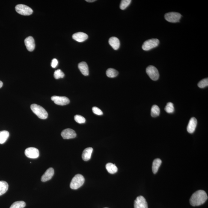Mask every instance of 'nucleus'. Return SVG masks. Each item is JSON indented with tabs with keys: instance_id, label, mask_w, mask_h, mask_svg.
<instances>
[{
	"instance_id": "obj_19",
	"label": "nucleus",
	"mask_w": 208,
	"mask_h": 208,
	"mask_svg": "<svg viewBox=\"0 0 208 208\" xmlns=\"http://www.w3.org/2000/svg\"><path fill=\"white\" fill-rule=\"evenodd\" d=\"M162 163V160L159 159H156L154 160L152 167V171L154 174H156L157 172Z\"/></svg>"
},
{
	"instance_id": "obj_22",
	"label": "nucleus",
	"mask_w": 208,
	"mask_h": 208,
	"mask_svg": "<svg viewBox=\"0 0 208 208\" xmlns=\"http://www.w3.org/2000/svg\"><path fill=\"white\" fill-rule=\"evenodd\" d=\"M10 133L7 131H2L0 132V144H3L8 138Z\"/></svg>"
},
{
	"instance_id": "obj_7",
	"label": "nucleus",
	"mask_w": 208,
	"mask_h": 208,
	"mask_svg": "<svg viewBox=\"0 0 208 208\" xmlns=\"http://www.w3.org/2000/svg\"><path fill=\"white\" fill-rule=\"evenodd\" d=\"M181 15L180 13L176 12H170L166 13L165 15V18L166 20L167 21L172 23H176L179 22L181 17Z\"/></svg>"
},
{
	"instance_id": "obj_3",
	"label": "nucleus",
	"mask_w": 208,
	"mask_h": 208,
	"mask_svg": "<svg viewBox=\"0 0 208 208\" xmlns=\"http://www.w3.org/2000/svg\"><path fill=\"white\" fill-rule=\"evenodd\" d=\"M85 181L83 176L81 174H77L72 179L70 184V188L72 189L76 190L82 186Z\"/></svg>"
},
{
	"instance_id": "obj_30",
	"label": "nucleus",
	"mask_w": 208,
	"mask_h": 208,
	"mask_svg": "<svg viewBox=\"0 0 208 208\" xmlns=\"http://www.w3.org/2000/svg\"><path fill=\"white\" fill-rule=\"evenodd\" d=\"M75 120L77 123L82 124L86 122V119L83 116L79 115H76L75 116Z\"/></svg>"
},
{
	"instance_id": "obj_11",
	"label": "nucleus",
	"mask_w": 208,
	"mask_h": 208,
	"mask_svg": "<svg viewBox=\"0 0 208 208\" xmlns=\"http://www.w3.org/2000/svg\"><path fill=\"white\" fill-rule=\"evenodd\" d=\"M61 135L64 139H69L75 138L76 137V133L73 129H67L62 132Z\"/></svg>"
},
{
	"instance_id": "obj_17",
	"label": "nucleus",
	"mask_w": 208,
	"mask_h": 208,
	"mask_svg": "<svg viewBox=\"0 0 208 208\" xmlns=\"http://www.w3.org/2000/svg\"><path fill=\"white\" fill-rule=\"evenodd\" d=\"M78 67L83 75L85 76H88L89 73L88 66L87 63L85 62H82L78 64Z\"/></svg>"
},
{
	"instance_id": "obj_34",
	"label": "nucleus",
	"mask_w": 208,
	"mask_h": 208,
	"mask_svg": "<svg viewBox=\"0 0 208 208\" xmlns=\"http://www.w3.org/2000/svg\"><path fill=\"white\" fill-rule=\"evenodd\" d=\"M3 86V83L2 81H0V88H2Z\"/></svg>"
},
{
	"instance_id": "obj_25",
	"label": "nucleus",
	"mask_w": 208,
	"mask_h": 208,
	"mask_svg": "<svg viewBox=\"0 0 208 208\" xmlns=\"http://www.w3.org/2000/svg\"><path fill=\"white\" fill-rule=\"evenodd\" d=\"M25 202L19 201L15 202L13 203L10 208H24L25 206Z\"/></svg>"
},
{
	"instance_id": "obj_2",
	"label": "nucleus",
	"mask_w": 208,
	"mask_h": 208,
	"mask_svg": "<svg viewBox=\"0 0 208 208\" xmlns=\"http://www.w3.org/2000/svg\"><path fill=\"white\" fill-rule=\"evenodd\" d=\"M31 108L33 113L36 114L39 118L43 119V120L47 118L48 113L43 107L37 105V104H33L31 105Z\"/></svg>"
},
{
	"instance_id": "obj_31",
	"label": "nucleus",
	"mask_w": 208,
	"mask_h": 208,
	"mask_svg": "<svg viewBox=\"0 0 208 208\" xmlns=\"http://www.w3.org/2000/svg\"><path fill=\"white\" fill-rule=\"evenodd\" d=\"M92 110L94 114L98 115H102L103 114L102 111L97 107H93L92 108Z\"/></svg>"
},
{
	"instance_id": "obj_26",
	"label": "nucleus",
	"mask_w": 208,
	"mask_h": 208,
	"mask_svg": "<svg viewBox=\"0 0 208 208\" xmlns=\"http://www.w3.org/2000/svg\"><path fill=\"white\" fill-rule=\"evenodd\" d=\"M165 111L168 114H172L174 111V107L173 104L171 102L167 104L165 108Z\"/></svg>"
},
{
	"instance_id": "obj_5",
	"label": "nucleus",
	"mask_w": 208,
	"mask_h": 208,
	"mask_svg": "<svg viewBox=\"0 0 208 208\" xmlns=\"http://www.w3.org/2000/svg\"><path fill=\"white\" fill-rule=\"evenodd\" d=\"M15 9L18 13L23 16H29L33 13V10L30 7L24 4L17 5Z\"/></svg>"
},
{
	"instance_id": "obj_21",
	"label": "nucleus",
	"mask_w": 208,
	"mask_h": 208,
	"mask_svg": "<svg viewBox=\"0 0 208 208\" xmlns=\"http://www.w3.org/2000/svg\"><path fill=\"white\" fill-rule=\"evenodd\" d=\"M9 185L7 182L0 181V196L3 195L8 189Z\"/></svg>"
},
{
	"instance_id": "obj_15",
	"label": "nucleus",
	"mask_w": 208,
	"mask_h": 208,
	"mask_svg": "<svg viewBox=\"0 0 208 208\" xmlns=\"http://www.w3.org/2000/svg\"><path fill=\"white\" fill-rule=\"evenodd\" d=\"M74 40L78 42L85 41L88 38V35L82 32H78L74 34L72 36Z\"/></svg>"
},
{
	"instance_id": "obj_18",
	"label": "nucleus",
	"mask_w": 208,
	"mask_h": 208,
	"mask_svg": "<svg viewBox=\"0 0 208 208\" xmlns=\"http://www.w3.org/2000/svg\"><path fill=\"white\" fill-rule=\"evenodd\" d=\"M109 43L113 49L115 50L118 49L120 48V40L117 37H112L110 38L109 40Z\"/></svg>"
},
{
	"instance_id": "obj_33",
	"label": "nucleus",
	"mask_w": 208,
	"mask_h": 208,
	"mask_svg": "<svg viewBox=\"0 0 208 208\" xmlns=\"http://www.w3.org/2000/svg\"><path fill=\"white\" fill-rule=\"evenodd\" d=\"M86 1L88 2H93L96 1V0H86Z\"/></svg>"
},
{
	"instance_id": "obj_24",
	"label": "nucleus",
	"mask_w": 208,
	"mask_h": 208,
	"mask_svg": "<svg viewBox=\"0 0 208 208\" xmlns=\"http://www.w3.org/2000/svg\"><path fill=\"white\" fill-rule=\"evenodd\" d=\"M107 76L108 77L113 78L116 77L118 74V72L115 69L109 68L106 71Z\"/></svg>"
},
{
	"instance_id": "obj_29",
	"label": "nucleus",
	"mask_w": 208,
	"mask_h": 208,
	"mask_svg": "<svg viewBox=\"0 0 208 208\" xmlns=\"http://www.w3.org/2000/svg\"><path fill=\"white\" fill-rule=\"evenodd\" d=\"M198 87L200 88H205L208 86V78H206L200 81L198 84Z\"/></svg>"
},
{
	"instance_id": "obj_35",
	"label": "nucleus",
	"mask_w": 208,
	"mask_h": 208,
	"mask_svg": "<svg viewBox=\"0 0 208 208\" xmlns=\"http://www.w3.org/2000/svg\"></svg>"
},
{
	"instance_id": "obj_4",
	"label": "nucleus",
	"mask_w": 208,
	"mask_h": 208,
	"mask_svg": "<svg viewBox=\"0 0 208 208\" xmlns=\"http://www.w3.org/2000/svg\"><path fill=\"white\" fill-rule=\"evenodd\" d=\"M159 43V40L157 39H150L144 42L142 48L144 51H149L158 46Z\"/></svg>"
},
{
	"instance_id": "obj_1",
	"label": "nucleus",
	"mask_w": 208,
	"mask_h": 208,
	"mask_svg": "<svg viewBox=\"0 0 208 208\" xmlns=\"http://www.w3.org/2000/svg\"><path fill=\"white\" fill-rule=\"evenodd\" d=\"M207 194L203 190H198L192 194L190 199V203L193 206H198L203 204L207 200Z\"/></svg>"
},
{
	"instance_id": "obj_14",
	"label": "nucleus",
	"mask_w": 208,
	"mask_h": 208,
	"mask_svg": "<svg viewBox=\"0 0 208 208\" xmlns=\"http://www.w3.org/2000/svg\"><path fill=\"white\" fill-rule=\"evenodd\" d=\"M197 124V119L193 117L190 119L187 127V130L190 133H193L195 132Z\"/></svg>"
},
{
	"instance_id": "obj_12",
	"label": "nucleus",
	"mask_w": 208,
	"mask_h": 208,
	"mask_svg": "<svg viewBox=\"0 0 208 208\" xmlns=\"http://www.w3.org/2000/svg\"><path fill=\"white\" fill-rule=\"evenodd\" d=\"M25 43L27 49L29 51H33L35 48V44L34 38L32 37H27L25 40Z\"/></svg>"
},
{
	"instance_id": "obj_10",
	"label": "nucleus",
	"mask_w": 208,
	"mask_h": 208,
	"mask_svg": "<svg viewBox=\"0 0 208 208\" xmlns=\"http://www.w3.org/2000/svg\"><path fill=\"white\" fill-rule=\"evenodd\" d=\"M148 204L145 198L142 196L137 197L134 202V208H148Z\"/></svg>"
},
{
	"instance_id": "obj_27",
	"label": "nucleus",
	"mask_w": 208,
	"mask_h": 208,
	"mask_svg": "<svg viewBox=\"0 0 208 208\" xmlns=\"http://www.w3.org/2000/svg\"><path fill=\"white\" fill-rule=\"evenodd\" d=\"M132 2L131 0H122L121 2L120 8L121 10H124L129 6Z\"/></svg>"
},
{
	"instance_id": "obj_28",
	"label": "nucleus",
	"mask_w": 208,
	"mask_h": 208,
	"mask_svg": "<svg viewBox=\"0 0 208 208\" xmlns=\"http://www.w3.org/2000/svg\"><path fill=\"white\" fill-rule=\"evenodd\" d=\"M54 77L56 79L63 78L64 77V74L61 69H58L55 71L54 74Z\"/></svg>"
},
{
	"instance_id": "obj_8",
	"label": "nucleus",
	"mask_w": 208,
	"mask_h": 208,
	"mask_svg": "<svg viewBox=\"0 0 208 208\" xmlns=\"http://www.w3.org/2000/svg\"><path fill=\"white\" fill-rule=\"evenodd\" d=\"M25 154L27 157L30 159H35L40 156V152L36 148L29 147L25 149Z\"/></svg>"
},
{
	"instance_id": "obj_6",
	"label": "nucleus",
	"mask_w": 208,
	"mask_h": 208,
	"mask_svg": "<svg viewBox=\"0 0 208 208\" xmlns=\"http://www.w3.org/2000/svg\"><path fill=\"white\" fill-rule=\"evenodd\" d=\"M146 73L150 78L153 81L157 80L159 78V73L158 69L155 66H149L146 69Z\"/></svg>"
},
{
	"instance_id": "obj_32",
	"label": "nucleus",
	"mask_w": 208,
	"mask_h": 208,
	"mask_svg": "<svg viewBox=\"0 0 208 208\" xmlns=\"http://www.w3.org/2000/svg\"><path fill=\"white\" fill-rule=\"evenodd\" d=\"M58 64V61L56 59H54L52 60L51 65L52 67L55 68Z\"/></svg>"
},
{
	"instance_id": "obj_13",
	"label": "nucleus",
	"mask_w": 208,
	"mask_h": 208,
	"mask_svg": "<svg viewBox=\"0 0 208 208\" xmlns=\"http://www.w3.org/2000/svg\"><path fill=\"white\" fill-rule=\"evenodd\" d=\"M55 171L52 168H50L47 170L43 175L42 176L41 180L42 182H45L51 180L53 177Z\"/></svg>"
},
{
	"instance_id": "obj_23",
	"label": "nucleus",
	"mask_w": 208,
	"mask_h": 208,
	"mask_svg": "<svg viewBox=\"0 0 208 208\" xmlns=\"http://www.w3.org/2000/svg\"><path fill=\"white\" fill-rule=\"evenodd\" d=\"M160 114V109L159 107L156 105H154L152 107L151 110V115L153 117H156L159 116Z\"/></svg>"
},
{
	"instance_id": "obj_16",
	"label": "nucleus",
	"mask_w": 208,
	"mask_h": 208,
	"mask_svg": "<svg viewBox=\"0 0 208 208\" xmlns=\"http://www.w3.org/2000/svg\"><path fill=\"white\" fill-rule=\"evenodd\" d=\"M93 151V148L91 147L87 148L84 149L82 155L83 160L85 161L89 160L91 159Z\"/></svg>"
},
{
	"instance_id": "obj_9",
	"label": "nucleus",
	"mask_w": 208,
	"mask_h": 208,
	"mask_svg": "<svg viewBox=\"0 0 208 208\" xmlns=\"http://www.w3.org/2000/svg\"><path fill=\"white\" fill-rule=\"evenodd\" d=\"M51 99L56 104L61 106L67 105L70 102L69 99L65 96H52Z\"/></svg>"
},
{
	"instance_id": "obj_20",
	"label": "nucleus",
	"mask_w": 208,
	"mask_h": 208,
	"mask_svg": "<svg viewBox=\"0 0 208 208\" xmlns=\"http://www.w3.org/2000/svg\"><path fill=\"white\" fill-rule=\"evenodd\" d=\"M106 168L107 171L111 174H114L117 171V168L115 164L109 163L106 164Z\"/></svg>"
}]
</instances>
